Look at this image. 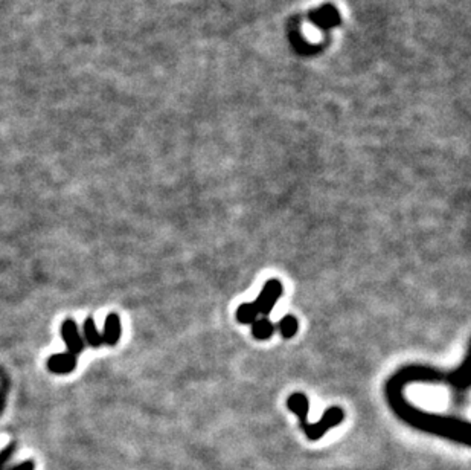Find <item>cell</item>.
<instances>
[{"label": "cell", "instance_id": "cell-1", "mask_svg": "<svg viewBox=\"0 0 471 470\" xmlns=\"http://www.w3.org/2000/svg\"><path fill=\"white\" fill-rule=\"evenodd\" d=\"M61 335H63V339L67 345V353L76 356V354H80L84 350V342L80 336V331L78 327H76L75 321L67 319L63 324V328H61Z\"/></svg>", "mask_w": 471, "mask_h": 470}, {"label": "cell", "instance_id": "cell-2", "mask_svg": "<svg viewBox=\"0 0 471 470\" xmlns=\"http://www.w3.org/2000/svg\"><path fill=\"white\" fill-rule=\"evenodd\" d=\"M311 22L320 28H334L341 23V14L333 5H325L311 14Z\"/></svg>", "mask_w": 471, "mask_h": 470}, {"label": "cell", "instance_id": "cell-3", "mask_svg": "<svg viewBox=\"0 0 471 470\" xmlns=\"http://www.w3.org/2000/svg\"><path fill=\"white\" fill-rule=\"evenodd\" d=\"M76 367V356L71 353H60L53 354L48 360V368L52 373L57 374H66L74 371V368Z\"/></svg>", "mask_w": 471, "mask_h": 470}, {"label": "cell", "instance_id": "cell-4", "mask_svg": "<svg viewBox=\"0 0 471 470\" xmlns=\"http://www.w3.org/2000/svg\"><path fill=\"white\" fill-rule=\"evenodd\" d=\"M121 339V319L118 314L110 313L107 316L105 324H104V335H103V341L107 345H114L118 344Z\"/></svg>", "mask_w": 471, "mask_h": 470}, {"label": "cell", "instance_id": "cell-5", "mask_svg": "<svg viewBox=\"0 0 471 470\" xmlns=\"http://www.w3.org/2000/svg\"><path fill=\"white\" fill-rule=\"evenodd\" d=\"M84 335H86L87 342L92 346H95V349H98V346H101L104 344L103 335L98 333V330H96L95 324H94V319H92V318H87L86 322H84Z\"/></svg>", "mask_w": 471, "mask_h": 470}, {"label": "cell", "instance_id": "cell-6", "mask_svg": "<svg viewBox=\"0 0 471 470\" xmlns=\"http://www.w3.org/2000/svg\"><path fill=\"white\" fill-rule=\"evenodd\" d=\"M281 330L285 337H291L295 335V331L298 330V322L295 318H291V316H287V318H284L281 321Z\"/></svg>", "mask_w": 471, "mask_h": 470}, {"label": "cell", "instance_id": "cell-7", "mask_svg": "<svg viewBox=\"0 0 471 470\" xmlns=\"http://www.w3.org/2000/svg\"><path fill=\"white\" fill-rule=\"evenodd\" d=\"M273 326L270 324L267 319L266 321H259L257 326H255V336L262 339V337H268L270 333H272Z\"/></svg>", "mask_w": 471, "mask_h": 470}, {"label": "cell", "instance_id": "cell-8", "mask_svg": "<svg viewBox=\"0 0 471 470\" xmlns=\"http://www.w3.org/2000/svg\"><path fill=\"white\" fill-rule=\"evenodd\" d=\"M34 463H33V461H26V463H23V464H20V466H15L14 469H11V470H34Z\"/></svg>", "mask_w": 471, "mask_h": 470}, {"label": "cell", "instance_id": "cell-9", "mask_svg": "<svg viewBox=\"0 0 471 470\" xmlns=\"http://www.w3.org/2000/svg\"><path fill=\"white\" fill-rule=\"evenodd\" d=\"M11 451H12V448H10V449H8V451H5V452L2 453V455H0V469H2V466H3L5 461H6L8 458H10V453H11Z\"/></svg>", "mask_w": 471, "mask_h": 470}]
</instances>
